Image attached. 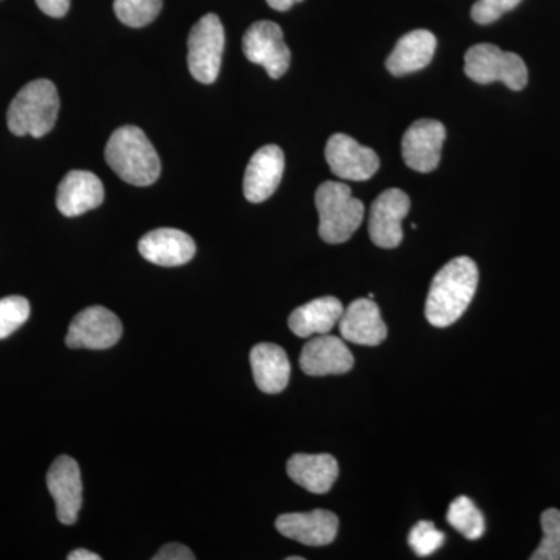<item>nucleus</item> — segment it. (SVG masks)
Segmentation results:
<instances>
[{"instance_id": "obj_14", "label": "nucleus", "mask_w": 560, "mask_h": 560, "mask_svg": "<svg viewBox=\"0 0 560 560\" xmlns=\"http://www.w3.org/2000/svg\"><path fill=\"white\" fill-rule=\"evenodd\" d=\"M276 529L287 539L308 547H324L337 539L338 517L330 511L293 512L279 515Z\"/></svg>"}, {"instance_id": "obj_22", "label": "nucleus", "mask_w": 560, "mask_h": 560, "mask_svg": "<svg viewBox=\"0 0 560 560\" xmlns=\"http://www.w3.org/2000/svg\"><path fill=\"white\" fill-rule=\"evenodd\" d=\"M342 313H345V307L337 298H318L291 313L289 327L294 335L301 338L326 335L340 323Z\"/></svg>"}, {"instance_id": "obj_1", "label": "nucleus", "mask_w": 560, "mask_h": 560, "mask_svg": "<svg viewBox=\"0 0 560 560\" xmlns=\"http://www.w3.org/2000/svg\"><path fill=\"white\" fill-rule=\"evenodd\" d=\"M477 264L470 257L460 256L448 261L434 276L427 298L425 316L438 329L452 326L469 308L477 293Z\"/></svg>"}, {"instance_id": "obj_30", "label": "nucleus", "mask_w": 560, "mask_h": 560, "mask_svg": "<svg viewBox=\"0 0 560 560\" xmlns=\"http://www.w3.org/2000/svg\"><path fill=\"white\" fill-rule=\"evenodd\" d=\"M39 10L50 18H62L68 14L70 0H36Z\"/></svg>"}, {"instance_id": "obj_11", "label": "nucleus", "mask_w": 560, "mask_h": 560, "mask_svg": "<svg viewBox=\"0 0 560 560\" xmlns=\"http://www.w3.org/2000/svg\"><path fill=\"white\" fill-rule=\"evenodd\" d=\"M326 160L331 173L346 180H368L381 167V160L374 150L341 132L331 136L327 142Z\"/></svg>"}, {"instance_id": "obj_19", "label": "nucleus", "mask_w": 560, "mask_h": 560, "mask_svg": "<svg viewBox=\"0 0 560 560\" xmlns=\"http://www.w3.org/2000/svg\"><path fill=\"white\" fill-rule=\"evenodd\" d=\"M254 381L261 393L279 394L289 386L290 361L285 350L272 342H260L250 350Z\"/></svg>"}, {"instance_id": "obj_4", "label": "nucleus", "mask_w": 560, "mask_h": 560, "mask_svg": "<svg viewBox=\"0 0 560 560\" xmlns=\"http://www.w3.org/2000/svg\"><path fill=\"white\" fill-rule=\"evenodd\" d=\"M319 237L330 245L348 242L364 219L363 202L352 197L349 186L326 180L316 190Z\"/></svg>"}, {"instance_id": "obj_28", "label": "nucleus", "mask_w": 560, "mask_h": 560, "mask_svg": "<svg viewBox=\"0 0 560 560\" xmlns=\"http://www.w3.org/2000/svg\"><path fill=\"white\" fill-rule=\"evenodd\" d=\"M522 0H477L471 7V20L480 25L493 24L504 13L517 9Z\"/></svg>"}, {"instance_id": "obj_13", "label": "nucleus", "mask_w": 560, "mask_h": 560, "mask_svg": "<svg viewBox=\"0 0 560 560\" xmlns=\"http://www.w3.org/2000/svg\"><path fill=\"white\" fill-rule=\"evenodd\" d=\"M285 171V158L278 145H265L254 153L243 179V194L249 202H264L278 190Z\"/></svg>"}, {"instance_id": "obj_18", "label": "nucleus", "mask_w": 560, "mask_h": 560, "mask_svg": "<svg viewBox=\"0 0 560 560\" xmlns=\"http://www.w3.org/2000/svg\"><path fill=\"white\" fill-rule=\"evenodd\" d=\"M338 324L342 338L353 345L378 346L388 337L381 308L370 298L353 301L342 313Z\"/></svg>"}, {"instance_id": "obj_5", "label": "nucleus", "mask_w": 560, "mask_h": 560, "mask_svg": "<svg viewBox=\"0 0 560 560\" xmlns=\"http://www.w3.org/2000/svg\"><path fill=\"white\" fill-rule=\"evenodd\" d=\"M464 72L478 84L500 81L512 91L525 90L528 84V68L514 51H504L493 44H477L467 50Z\"/></svg>"}, {"instance_id": "obj_32", "label": "nucleus", "mask_w": 560, "mask_h": 560, "mask_svg": "<svg viewBox=\"0 0 560 560\" xmlns=\"http://www.w3.org/2000/svg\"><path fill=\"white\" fill-rule=\"evenodd\" d=\"M69 560H102L101 556L88 550H75L68 556Z\"/></svg>"}, {"instance_id": "obj_25", "label": "nucleus", "mask_w": 560, "mask_h": 560, "mask_svg": "<svg viewBox=\"0 0 560 560\" xmlns=\"http://www.w3.org/2000/svg\"><path fill=\"white\" fill-rule=\"evenodd\" d=\"M544 539L530 560H560V511L548 510L541 514Z\"/></svg>"}, {"instance_id": "obj_23", "label": "nucleus", "mask_w": 560, "mask_h": 560, "mask_svg": "<svg viewBox=\"0 0 560 560\" xmlns=\"http://www.w3.org/2000/svg\"><path fill=\"white\" fill-rule=\"evenodd\" d=\"M447 522L466 539L478 540L485 534V517L474 501L467 497L453 500L447 512Z\"/></svg>"}, {"instance_id": "obj_3", "label": "nucleus", "mask_w": 560, "mask_h": 560, "mask_svg": "<svg viewBox=\"0 0 560 560\" xmlns=\"http://www.w3.org/2000/svg\"><path fill=\"white\" fill-rule=\"evenodd\" d=\"M60 113L57 86L50 80H35L25 84L11 102L7 121L16 136L43 138L54 130Z\"/></svg>"}, {"instance_id": "obj_26", "label": "nucleus", "mask_w": 560, "mask_h": 560, "mask_svg": "<svg viewBox=\"0 0 560 560\" xmlns=\"http://www.w3.org/2000/svg\"><path fill=\"white\" fill-rule=\"evenodd\" d=\"M31 316V304L25 298L9 296L0 300V340L9 338Z\"/></svg>"}, {"instance_id": "obj_16", "label": "nucleus", "mask_w": 560, "mask_h": 560, "mask_svg": "<svg viewBox=\"0 0 560 560\" xmlns=\"http://www.w3.org/2000/svg\"><path fill=\"white\" fill-rule=\"evenodd\" d=\"M139 253L143 259L160 267H180L194 259L197 245L186 232L161 228L140 238Z\"/></svg>"}, {"instance_id": "obj_20", "label": "nucleus", "mask_w": 560, "mask_h": 560, "mask_svg": "<svg viewBox=\"0 0 560 560\" xmlns=\"http://www.w3.org/2000/svg\"><path fill=\"white\" fill-rule=\"evenodd\" d=\"M436 36L430 31H415L407 33L397 40L393 54L386 61V69L390 75L404 77L418 72L430 65L436 51Z\"/></svg>"}, {"instance_id": "obj_21", "label": "nucleus", "mask_w": 560, "mask_h": 560, "mask_svg": "<svg viewBox=\"0 0 560 560\" xmlns=\"http://www.w3.org/2000/svg\"><path fill=\"white\" fill-rule=\"evenodd\" d=\"M287 471L291 480L312 493L329 492L340 474L337 459L327 453H320V455L296 453L287 464Z\"/></svg>"}, {"instance_id": "obj_12", "label": "nucleus", "mask_w": 560, "mask_h": 560, "mask_svg": "<svg viewBox=\"0 0 560 560\" xmlns=\"http://www.w3.org/2000/svg\"><path fill=\"white\" fill-rule=\"evenodd\" d=\"M445 136L447 132L440 120L420 119L415 121L401 140V154H404L405 164L416 172H433L440 165Z\"/></svg>"}, {"instance_id": "obj_29", "label": "nucleus", "mask_w": 560, "mask_h": 560, "mask_svg": "<svg viewBox=\"0 0 560 560\" xmlns=\"http://www.w3.org/2000/svg\"><path fill=\"white\" fill-rule=\"evenodd\" d=\"M153 560H195L197 556L191 552L190 548L180 544H168L162 547L156 555L151 558Z\"/></svg>"}, {"instance_id": "obj_9", "label": "nucleus", "mask_w": 560, "mask_h": 560, "mask_svg": "<svg viewBox=\"0 0 560 560\" xmlns=\"http://www.w3.org/2000/svg\"><path fill=\"white\" fill-rule=\"evenodd\" d=\"M411 209L410 197L400 189H388L372 202L370 217L371 241L378 248H397L404 241L401 221Z\"/></svg>"}, {"instance_id": "obj_24", "label": "nucleus", "mask_w": 560, "mask_h": 560, "mask_svg": "<svg viewBox=\"0 0 560 560\" xmlns=\"http://www.w3.org/2000/svg\"><path fill=\"white\" fill-rule=\"evenodd\" d=\"M162 10V0H114V11L120 22L132 28L151 24Z\"/></svg>"}, {"instance_id": "obj_2", "label": "nucleus", "mask_w": 560, "mask_h": 560, "mask_svg": "<svg viewBox=\"0 0 560 560\" xmlns=\"http://www.w3.org/2000/svg\"><path fill=\"white\" fill-rule=\"evenodd\" d=\"M105 158L116 175L132 186H151L160 178V156L138 127L128 125L114 131L106 143Z\"/></svg>"}, {"instance_id": "obj_7", "label": "nucleus", "mask_w": 560, "mask_h": 560, "mask_svg": "<svg viewBox=\"0 0 560 560\" xmlns=\"http://www.w3.org/2000/svg\"><path fill=\"white\" fill-rule=\"evenodd\" d=\"M243 54L254 65L265 68L275 80L285 75L290 68V49L276 22L259 21L250 25L243 36Z\"/></svg>"}, {"instance_id": "obj_27", "label": "nucleus", "mask_w": 560, "mask_h": 560, "mask_svg": "<svg viewBox=\"0 0 560 560\" xmlns=\"http://www.w3.org/2000/svg\"><path fill=\"white\" fill-rule=\"evenodd\" d=\"M410 547L420 558L433 555L440 550L445 541V534L438 529L431 522H419L410 530Z\"/></svg>"}, {"instance_id": "obj_6", "label": "nucleus", "mask_w": 560, "mask_h": 560, "mask_svg": "<svg viewBox=\"0 0 560 560\" xmlns=\"http://www.w3.org/2000/svg\"><path fill=\"white\" fill-rule=\"evenodd\" d=\"M224 50V28L217 14L209 13L194 25L189 35V70L202 84L219 79Z\"/></svg>"}, {"instance_id": "obj_17", "label": "nucleus", "mask_w": 560, "mask_h": 560, "mask_svg": "<svg viewBox=\"0 0 560 560\" xmlns=\"http://www.w3.org/2000/svg\"><path fill=\"white\" fill-rule=\"evenodd\" d=\"M105 200L102 180L94 173L72 171L58 186L57 208L65 217H79L97 209Z\"/></svg>"}, {"instance_id": "obj_31", "label": "nucleus", "mask_w": 560, "mask_h": 560, "mask_svg": "<svg viewBox=\"0 0 560 560\" xmlns=\"http://www.w3.org/2000/svg\"><path fill=\"white\" fill-rule=\"evenodd\" d=\"M302 0H267L268 5L276 11H289L294 3H300Z\"/></svg>"}, {"instance_id": "obj_33", "label": "nucleus", "mask_w": 560, "mask_h": 560, "mask_svg": "<svg viewBox=\"0 0 560 560\" xmlns=\"http://www.w3.org/2000/svg\"><path fill=\"white\" fill-rule=\"evenodd\" d=\"M287 560H304V558H300V556H293V558H287Z\"/></svg>"}, {"instance_id": "obj_15", "label": "nucleus", "mask_w": 560, "mask_h": 560, "mask_svg": "<svg viewBox=\"0 0 560 560\" xmlns=\"http://www.w3.org/2000/svg\"><path fill=\"white\" fill-rule=\"evenodd\" d=\"M301 370L312 377L346 374L353 368V355L341 338L319 335L302 349Z\"/></svg>"}, {"instance_id": "obj_10", "label": "nucleus", "mask_w": 560, "mask_h": 560, "mask_svg": "<svg viewBox=\"0 0 560 560\" xmlns=\"http://www.w3.org/2000/svg\"><path fill=\"white\" fill-rule=\"evenodd\" d=\"M47 488L54 497L58 521L68 526L79 521L83 506V480L79 463L70 456H58L47 474Z\"/></svg>"}, {"instance_id": "obj_8", "label": "nucleus", "mask_w": 560, "mask_h": 560, "mask_svg": "<svg viewBox=\"0 0 560 560\" xmlns=\"http://www.w3.org/2000/svg\"><path fill=\"white\" fill-rule=\"evenodd\" d=\"M121 334L120 319L108 308L94 305L84 308L70 323L66 345L70 349H109L120 341Z\"/></svg>"}]
</instances>
